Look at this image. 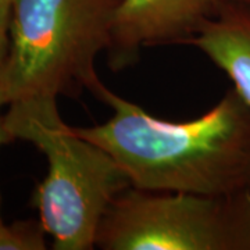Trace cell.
<instances>
[{
  "label": "cell",
  "mask_w": 250,
  "mask_h": 250,
  "mask_svg": "<svg viewBox=\"0 0 250 250\" xmlns=\"http://www.w3.org/2000/svg\"><path fill=\"white\" fill-rule=\"evenodd\" d=\"M11 6L13 3L0 1V71L4 64L6 56L9 52V31L11 20ZM0 107H3L0 100Z\"/></svg>",
  "instance_id": "cell-8"
},
{
  "label": "cell",
  "mask_w": 250,
  "mask_h": 250,
  "mask_svg": "<svg viewBox=\"0 0 250 250\" xmlns=\"http://www.w3.org/2000/svg\"><path fill=\"white\" fill-rule=\"evenodd\" d=\"M184 45L195 46L232 81L250 106V6L225 0L214 17Z\"/></svg>",
  "instance_id": "cell-6"
},
{
  "label": "cell",
  "mask_w": 250,
  "mask_h": 250,
  "mask_svg": "<svg viewBox=\"0 0 250 250\" xmlns=\"http://www.w3.org/2000/svg\"><path fill=\"white\" fill-rule=\"evenodd\" d=\"M96 248L250 250V190L205 195L128 188L103 217Z\"/></svg>",
  "instance_id": "cell-4"
},
{
  "label": "cell",
  "mask_w": 250,
  "mask_h": 250,
  "mask_svg": "<svg viewBox=\"0 0 250 250\" xmlns=\"http://www.w3.org/2000/svg\"><path fill=\"white\" fill-rule=\"evenodd\" d=\"M3 121L14 139L32 143L47 160L32 205L53 249H95L108 207L132 187L125 171L110 153L62 121L56 96L16 100Z\"/></svg>",
  "instance_id": "cell-2"
},
{
  "label": "cell",
  "mask_w": 250,
  "mask_h": 250,
  "mask_svg": "<svg viewBox=\"0 0 250 250\" xmlns=\"http://www.w3.org/2000/svg\"><path fill=\"white\" fill-rule=\"evenodd\" d=\"M0 208H1V199H0ZM3 225H4V223H3V220H1V211H0V229H1Z\"/></svg>",
  "instance_id": "cell-10"
},
{
  "label": "cell",
  "mask_w": 250,
  "mask_h": 250,
  "mask_svg": "<svg viewBox=\"0 0 250 250\" xmlns=\"http://www.w3.org/2000/svg\"><path fill=\"white\" fill-rule=\"evenodd\" d=\"M225 0H121L107 47L108 68L136 64L142 47L184 45Z\"/></svg>",
  "instance_id": "cell-5"
},
{
  "label": "cell",
  "mask_w": 250,
  "mask_h": 250,
  "mask_svg": "<svg viewBox=\"0 0 250 250\" xmlns=\"http://www.w3.org/2000/svg\"><path fill=\"white\" fill-rule=\"evenodd\" d=\"M121 0H14L0 71L6 106L32 96L95 93L96 57L107 50Z\"/></svg>",
  "instance_id": "cell-3"
},
{
  "label": "cell",
  "mask_w": 250,
  "mask_h": 250,
  "mask_svg": "<svg viewBox=\"0 0 250 250\" xmlns=\"http://www.w3.org/2000/svg\"><path fill=\"white\" fill-rule=\"evenodd\" d=\"M236 1H241V3H245V4H249L250 6V0H236Z\"/></svg>",
  "instance_id": "cell-11"
},
{
  "label": "cell",
  "mask_w": 250,
  "mask_h": 250,
  "mask_svg": "<svg viewBox=\"0 0 250 250\" xmlns=\"http://www.w3.org/2000/svg\"><path fill=\"white\" fill-rule=\"evenodd\" d=\"M11 141H14V138L11 136V134L9 132V129L6 128L4 125V121H3V117H0V147L3 145H7Z\"/></svg>",
  "instance_id": "cell-9"
},
{
  "label": "cell",
  "mask_w": 250,
  "mask_h": 250,
  "mask_svg": "<svg viewBox=\"0 0 250 250\" xmlns=\"http://www.w3.org/2000/svg\"><path fill=\"white\" fill-rule=\"evenodd\" d=\"M46 229L42 221H17L0 229V250H45Z\"/></svg>",
  "instance_id": "cell-7"
},
{
  "label": "cell",
  "mask_w": 250,
  "mask_h": 250,
  "mask_svg": "<svg viewBox=\"0 0 250 250\" xmlns=\"http://www.w3.org/2000/svg\"><path fill=\"white\" fill-rule=\"evenodd\" d=\"M93 95L113 116L75 131L110 153L134 188L205 195L250 190V106L233 88L188 121L153 117L103 82Z\"/></svg>",
  "instance_id": "cell-1"
},
{
  "label": "cell",
  "mask_w": 250,
  "mask_h": 250,
  "mask_svg": "<svg viewBox=\"0 0 250 250\" xmlns=\"http://www.w3.org/2000/svg\"><path fill=\"white\" fill-rule=\"evenodd\" d=\"M0 1H6V3H13L14 0H0Z\"/></svg>",
  "instance_id": "cell-12"
}]
</instances>
